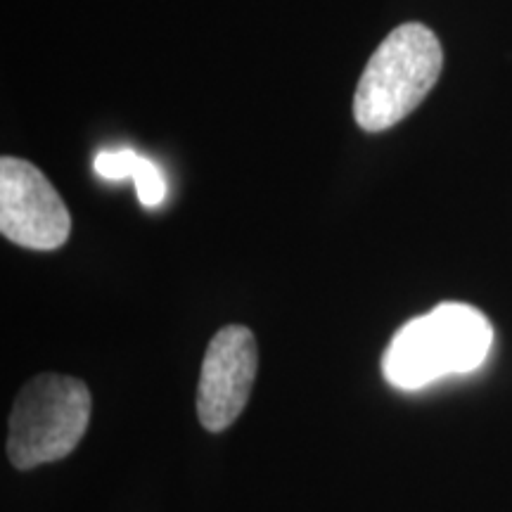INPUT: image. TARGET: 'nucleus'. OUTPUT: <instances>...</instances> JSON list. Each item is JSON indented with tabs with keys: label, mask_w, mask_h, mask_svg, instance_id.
I'll return each mask as SVG.
<instances>
[{
	"label": "nucleus",
	"mask_w": 512,
	"mask_h": 512,
	"mask_svg": "<svg viewBox=\"0 0 512 512\" xmlns=\"http://www.w3.org/2000/svg\"><path fill=\"white\" fill-rule=\"evenodd\" d=\"M494 328L470 304L444 302L408 320L382 356V373L399 389H422L446 375L472 373L484 363Z\"/></svg>",
	"instance_id": "f257e3e1"
},
{
	"label": "nucleus",
	"mask_w": 512,
	"mask_h": 512,
	"mask_svg": "<svg viewBox=\"0 0 512 512\" xmlns=\"http://www.w3.org/2000/svg\"><path fill=\"white\" fill-rule=\"evenodd\" d=\"M444 67L439 38L425 24L394 29L370 55L356 86L354 117L363 131L380 133L411 114Z\"/></svg>",
	"instance_id": "f03ea898"
},
{
	"label": "nucleus",
	"mask_w": 512,
	"mask_h": 512,
	"mask_svg": "<svg viewBox=\"0 0 512 512\" xmlns=\"http://www.w3.org/2000/svg\"><path fill=\"white\" fill-rule=\"evenodd\" d=\"M91 420V392L67 375H38L24 384L10 415L8 456L19 470L55 463L74 451Z\"/></svg>",
	"instance_id": "7ed1b4c3"
},
{
	"label": "nucleus",
	"mask_w": 512,
	"mask_h": 512,
	"mask_svg": "<svg viewBox=\"0 0 512 512\" xmlns=\"http://www.w3.org/2000/svg\"><path fill=\"white\" fill-rule=\"evenodd\" d=\"M0 233L38 252L62 247L72 233V216L53 183L17 157L0 159Z\"/></svg>",
	"instance_id": "20e7f679"
},
{
	"label": "nucleus",
	"mask_w": 512,
	"mask_h": 512,
	"mask_svg": "<svg viewBox=\"0 0 512 512\" xmlns=\"http://www.w3.org/2000/svg\"><path fill=\"white\" fill-rule=\"evenodd\" d=\"M259 351L252 330L245 325H228L209 342L204 354L197 415L209 432H223L245 411L252 394Z\"/></svg>",
	"instance_id": "39448f33"
},
{
	"label": "nucleus",
	"mask_w": 512,
	"mask_h": 512,
	"mask_svg": "<svg viewBox=\"0 0 512 512\" xmlns=\"http://www.w3.org/2000/svg\"><path fill=\"white\" fill-rule=\"evenodd\" d=\"M95 174L107 178V181H121V178H133L136 183L138 200L143 207H159L166 197V181L159 166L131 147L112 152H100L95 157Z\"/></svg>",
	"instance_id": "423d86ee"
}]
</instances>
